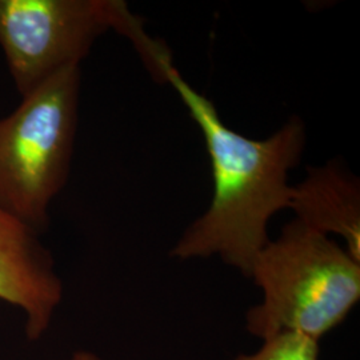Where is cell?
<instances>
[{"mask_svg":"<svg viewBox=\"0 0 360 360\" xmlns=\"http://www.w3.org/2000/svg\"><path fill=\"white\" fill-rule=\"evenodd\" d=\"M142 59L155 77L178 92L203 134L212 169L211 205L183 232L171 257L218 255L250 278L255 257L270 240L271 218L290 208L288 172L303 156L304 123L291 117L267 139L247 138L226 126L214 103L180 75L162 41L154 40Z\"/></svg>","mask_w":360,"mask_h":360,"instance_id":"6da1fadb","label":"cell"},{"mask_svg":"<svg viewBox=\"0 0 360 360\" xmlns=\"http://www.w3.org/2000/svg\"><path fill=\"white\" fill-rule=\"evenodd\" d=\"M250 278L263 300L247 312L245 328L263 340L296 333L319 342L360 299V262L296 219L262 248Z\"/></svg>","mask_w":360,"mask_h":360,"instance_id":"7a4b0ae2","label":"cell"},{"mask_svg":"<svg viewBox=\"0 0 360 360\" xmlns=\"http://www.w3.org/2000/svg\"><path fill=\"white\" fill-rule=\"evenodd\" d=\"M79 95L80 65H71L0 119V208L35 232L68 179Z\"/></svg>","mask_w":360,"mask_h":360,"instance_id":"3957f363","label":"cell"},{"mask_svg":"<svg viewBox=\"0 0 360 360\" xmlns=\"http://www.w3.org/2000/svg\"><path fill=\"white\" fill-rule=\"evenodd\" d=\"M131 15L119 0H0V47L23 96L71 65Z\"/></svg>","mask_w":360,"mask_h":360,"instance_id":"277c9868","label":"cell"},{"mask_svg":"<svg viewBox=\"0 0 360 360\" xmlns=\"http://www.w3.org/2000/svg\"><path fill=\"white\" fill-rule=\"evenodd\" d=\"M0 299L26 312L27 333L37 339L62 299V283L35 231L0 208Z\"/></svg>","mask_w":360,"mask_h":360,"instance_id":"5b68a950","label":"cell"},{"mask_svg":"<svg viewBox=\"0 0 360 360\" xmlns=\"http://www.w3.org/2000/svg\"><path fill=\"white\" fill-rule=\"evenodd\" d=\"M290 210L306 227L343 238L348 254L360 262L359 180L345 166L309 168L306 179L292 186Z\"/></svg>","mask_w":360,"mask_h":360,"instance_id":"8992f818","label":"cell"},{"mask_svg":"<svg viewBox=\"0 0 360 360\" xmlns=\"http://www.w3.org/2000/svg\"><path fill=\"white\" fill-rule=\"evenodd\" d=\"M319 343L296 333H281L264 339L263 347L235 360H318Z\"/></svg>","mask_w":360,"mask_h":360,"instance_id":"52a82bcc","label":"cell"},{"mask_svg":"<svg viewBox=\"0 0 360 360\" xmlns=\"http://www.w3.org/2000/svg\"><path fill=\"white\" fill-rule=\"evenodd\" d=\"M72 360H102L101 358H98L96 355L87 352V351H79L75 355H74V359Z\"/></svg>","mask_w":360,"mask_h":360,"instance_id":"ba28073f","label":"cell"}]
</instances>
